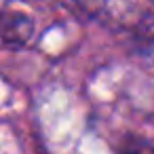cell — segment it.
Here are the masks:
<instances>
[{
  "mask_svg": "<svg viewBox=\"0 0 154 154\" xmlns=\"http://www.w3.org/2000/svg\"><path fill=\"white\" fill-rule=\"evenodd\" d=\"M34 34V21L19 11L0 13V38L11 47H23Z\"/></svg>",
  "mask_w": 154,
  "mask_h": 154,
  "instance_id": "1",
  "label": "cell"
},
{
  "mask_svg": "<svg viewBox=\"0 0 154 154\" xmlns=\"http://www.w3.org/2000/svg\"><path fill=\"white\" fill-rule=\"evenodd\" d=\"M118 154H154V146L150 141H146L143 137H135V135H127L118 150Z\"/></svg>",
  "mask_w": 154,
  "mask_h": 154,
  "instance_id": "2",
  "label": "cell"
}]
</instances>
